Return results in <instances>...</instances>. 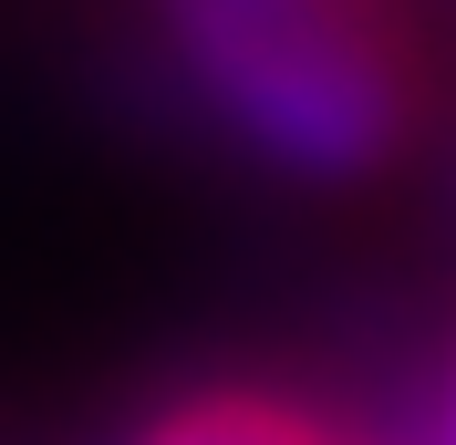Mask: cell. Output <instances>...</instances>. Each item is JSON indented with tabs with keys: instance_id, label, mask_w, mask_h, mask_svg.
<instances>
[{
	"instance_id": "obj_3",
	"label": "cell",
	"mask_w": 456,
	"mask_h": 445,
	"mask_svg": "<svg viewBox=\"0 0 456 445\" xmlns=\"http://www.w3.org/2000/svg\"><path fill=\"white\" fill-rule=\"evenodd\" d=\"M446 445H456V393H446Z\"/></svg>"
},
{
	"instance_id": "obj_1",
	"label": "cell",
	"mask_w": 456,
	"mask_h": 445,
	"mask_svg": "<svg viewBox=\"0 0 456 445\" xmlns=\"http://www.w3.org/2000/svg\"><path fill=\"white\" fill-rule=\"evenodd\" d=\"M208 104L301 176L373 166L404 125V62L363 0H167Z\"/></svg>"
},
{
	"instance_id": "obj_2",
	"label": "cell",
	"mask_w": 456,
	"mask_h": 445,
	"mask_svg": "<svg viewBox=\"0 0 456 445\" xmlns=\"http://www.w3.org/2000/svg\"><path fill=\"white\" fill-rule=\"evenodd\" d=\"M135 445H322V425H301L290 404H259V393H218V404H176Z\"/></svg>"
}]
</instances>
